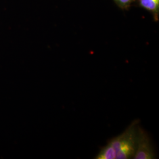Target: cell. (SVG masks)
<instances>
[{"label":"cell","instance_id":"obj_4","mask_svg":"<svg viewBox=\"0 0 159 159\" xmlns=\"http://www.w3.org/2000/svg\"><path fill=\"white\" fill-rule=\"evenodd\" d=\"M140 6L156 15L158 14L159 0H139Z\"/></svg>","mask_w":159,"mask_h":159},{"label":"cell","instance_id":"obj_5","mask_svg":"<svg viewBox=\"0 0 159 159\" xmlns=\"http://www.w3.org/2000/svg\"><path fill=\"white\" fill-rule=\"evenodd\" d=\"M120 6L125 8L130 6L133 0H114Z\"/></svg>","mask_w":159,"mask_h":159},{"label":"cell","instance_id":"obj_2","mask_svg":"<svg viewBox=\"0 0 159 159\" xmlns=\"http://www.w3.org/2000/svg\"><path fill=\"white\" fill-rule=\"evenodd\" d=\"M156 158V154L152 142L147 132L138 127L137 134L136 148L133 159H154Z\"/></svg>","mask_w":159,"mask_h":159},{"label":"cell","instance_id":"obj_1","mask_svg":"<svg viewBox=\"0 0 159 159\" xmlns=\"http://www.w3.org/2000/svg\"><path fill=\"white\" fill-rule=\"evenodd\" d=\"M139 126V120H136L124 132L109 140L108 144L113 148L116 154V159H133L136 148Z\"/></svg>","mask_w":159,"mask_h":159},{"label":"cell","instance_id":"obj_3","mask_svg":"<svg viewBox=\"0 0 159 159\" xmlns=\"http://www.w3.org/2000/svg\"><path fill=\"white\" fill-rule=\"evenodd\" d=\"M116 154L113 149L108 143L107 144L102 147L98 153L95 157L96 159H116Z\"/></svg>","mask_w":159,"mask_h":159}]
</instances>
